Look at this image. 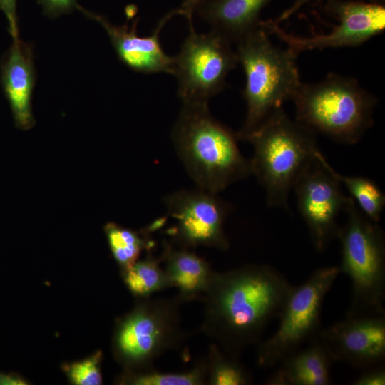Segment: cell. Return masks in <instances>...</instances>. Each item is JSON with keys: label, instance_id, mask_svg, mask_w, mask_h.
I'll list each match as a JSON object with an SVG mask.
<instances>
[{"label": "cell", "instance_id": "obj_1", "mask_svg": "<svg viewBox=\"0 0 385 385\" xmlns=\"http://www.w3.org/2000/svg\"><path fill=\"white\" fill-rule=\"evenodd\" d=\"M293 287L282 273L266 264L214 272L204 294L203 331L226 353L239 357L261 341Z\"/></svg>", "mask_w": 385, "mask_h": 385}, {"label": "cell", "instance_id": "obj_2", "mask_svg": "<svg viewBox=\"0 0 385 385\" xmlns=\"http://www.w3.org/2000/svg\"><path fill=\"white\" fill-rule=\"evenodd\" d=\"M171 138L200 189L217 194L252 175L250 160L238 148L237 133L212 115L208 103H183Z\"/></svg>", "mask_w": 385, "mask_h": 385}, {"label": "cell", "instance_id": "obj_3", "mask_svg": "<svg viewBox=\"0 0 385 385\" xmlns=\"http://www.w3.org/2000/svg\"><path fill=\"white\" fill-rule=\"evenodd\" d=\"M261 24L239 38L235 52L243 68L247 105L244 124L237 133L246 141L250 135L275 110L292 100L302 82L297 65V53L275 46Z\"/></svg>", "mask_w": 385, "mask_h": 385}, {"label": "cell", "instance_id": "obj_4", "mask_svg": "<svg viewBox=\"0 0 385 385\" xmlns=\"http://www.w3.org/2000/svg\"><path fill=\"white\" fill-rule=\"evenodd\" d=\"M246 141L253 147L251 173L265 189L267 205L287 209L291 190L319 150L316 134L291 120L281 107Z\"/></svg>", "mask_w": 385, "mask_h": 385}, {"label": "cell", "instance_id": "obj_5", "mask_svg": "<svg viewBox=\"0 0 385 385\" xmlns=\"http://www.w3.org/2000/svg\"><path fill=\"white\" fill-rule=\"evenodd\" d=\"M292 101L296 121L346 145L359 142L371 127L376 106L356 79L332 73L318 83H302Z\"/></svg>", "mask_w": 385, "mask_h": 385}, {"label": "cell", "instance_id": "obj_6", "mask_svg": "<svg viewBox=\"0 0 385 385\" xmlns=\"http://www.w3.org/2000/svg\"><path fill=\"white\" fill-rule=\"evenodd\" d=\"M345 222L337 237L341 245L339 273L351 280V301L346 317L385 314V241L381 227L348 197Z\"/></svg>", "mask_w": 385, "mask_h": 385}, {"label": "cell", "instance_id": "obj_7", "mask_svg": "<svg viewBox=\"0 0 385 385\" xmlns=\"http://www.w3.org/2000/svg\"><path fill=\"white\" fill-rule=\"evenodd\" d=\"M338 266L317 268L302 284L294 287L280 314L276 332L258 343V365L276 366L284 358L310 342L320 330L324 300L339 274Z\"/></svg>", "mask_w": 385, "mask_h": 385}, {"label": "cell", "instance_id": "obj_8", "mask_svg": "<svg viewBox=\"0 0 385 385\" xmlns=\"http://www.w3.org/2000/svg\"><path fill=\"white\" fill-rule=\"evenodd\" d=\"M176 299H144L118 324L115 349L129 366L145 367L184 338Z\"/></svg>", "mask_w": 385, "mask_h": 385}, {"label": "cell", "instance_id": "obj_9", "mask_svg": "<svg viewBox=\"0 0 385 385\" xmlns=\"http://www.w3.org/2000/svg\"><path fill=\"white\" fill-rule=\"evenodd\" d=\"M174 57L173 75L182 103H208L226 86V78L238 60L232 42L212 29L197 34L193 24Z\"/></svg>", "mask_w": 385, "mask_h": 385}, {"label": "cell", "instance_id": "obj_10", "mask_svg": "<svg viewBox=\"0 0 385 385\" xmlns=\"http://www.w3.org/2000/svg\"><path fill=\"white\" fill-rule=\"evenodd\" d=\"M342 186L319 150L294 185L299 211L318 252L337 237V220L348 200Z\"/></svg>", "mask_w": 385, "mask_h": 385}, {"label": "cell", "instance_id": "obj_11", "mask_svg": "<svg viewBox=\"0 0 385 385\" xmlns=\"http://www.w3.org/2000/svg\"><path fill=\"white\" fill-rule=\"evenodd\" d=\"M163 202L175 222L169 234L183 247L229 248L224 223L230 207L217 194L198 188L180 190L167 195Z\"/></svg>", "mask_w": 385, "mask_h": 385}, {"label": "cell", "instance_id": "obj_12", "mask_svg": "<svg viewBox=\"0 0 385 385\" xmlns=\"http://www.w3.org/2000/svg\"><path fill=\"white\" fill-rule=\"evenodd\" d=\"M327 9L336 16L339 24L327 34L299 37L288 34L273 20L261 21V24L297 54L310 50L359 46L385 28V8L380 4L330 0Z\"/></svg>", "mask_w": 385, "mask_h": 385}, {"label": "cell", "instance_id": "obj_13", "mask_svg": "<svg viewBox=\"0 0 385 385\" xmlns=\"http://www.w3.org/2000/svg\"><path fill=\"white\" fill-rule=\"evenodd\" d=\"M314 339L332 361L358 369L380 365L385 359V314L346 319L320 329Z\"/></svg>", "mask_w": 385, "mask_h": 385}, {"label": "cell", "instance_id": "obj_14", "mask_svg": "<svg viewBox=\"0 0 385 385\" xmlns=\"http://www.w3.org/2000/svg\"><path fill=\"white\" fill-rule=\"evenodd\" d=\"M77 9L83 15L98 22L106 31L118 59L130 70L143 74L165 73L173 75L174 57L163 50L160 34L166 23L178 14L174 9L163 16L147 36H140L137 32L138 19L131 25H115L101 14L93 12L79 4Z\"/></svg>", "mask_w": 385, "mask_h": 385}, {"label": "cell", "instance_id": "obj_15", "mask_svg": "<svg viewBox=\"0 0 385 385\" xmlns=\"http://www.w3.org/2000/svg\"><path fill=\"white\" fill-rule=\"evenodd\" d=\"M1 81L16 126L23 130L31 129L35 125L31 103L36 83L34 52L31 46L19 37L14 38L3 57Z\"/></svg>", "mask_w": 385, "mask_h": 385}, {"label": "cell", "instance_id": "obj_16", "mask_svg": "<svg viewBox=\"0 0 385 385\" xmlns=\"http://www.w3.org/2000/svg\"><path fill=\"white\" fill-rule=\"evenodd\" d=\"M284 358L265 381L267 385H327L334 362L317 340Z\"/></svg>", "mask_w": 385, "mask_h": 385}, {"label": "cell", "instance_id": "obj_17", "mask_svg": "<svg viewBox=\"0 0 385 385\" xmlns=\"http://www.w3.org/2000/svg\"><path fill=\"white\" fill-rule=\"evenodd\" d=\"M271 0H210L197 12L232 43L257 27L262 9Z\"/></svg>", "mask_w": 385, "mask_h": 385}, {"label": "cell", "instance_id": "obj_18", "mask_svg": "<svg viewBox=\"0 0 385 385\" xmlns=\"http://www.w3.org/2000/svg\"><path fill=\"white\" fill-rule=\"evenodd\" d=\"M163 257L169 287L178 289L183 301L205 294L215 272L205 260L186 249L176 250L170 246L165 248Z\"/></svg>", "mask_w": 385, "mask_h": 385}, {"label": "cell", "instance_id": "obj_19", "mask_svg": "<svg viewBox=\"0 0 385 385\" xmlns=\"http://www.w3.org/2000/svg\"><path fill=\"white\" fill-rule=\"evenodd\" d=\"M104 231L112 255L123 270L132 266L144 250H148L150 242L147 231L138 232L113 222H108Z\"/></svg>", "mask_w": 385, "mask_h": 385}, {"label": "cell", "instance_id": "obj_20", "mask_svg": "<svg viewBox=\"0 0 385 385\" xmlns=\"http://www.w3.org/2000/svg\"><path fill=\"white\" fill-rule=\"evenodd\" d=\"M332 173L344 185L361 212L371 220L379 222L385 206V195L372 180L361 176H346L332 168Z\"/></svg>", "mask_w": 385, "mask_h": 385}, {"label": "cell", "instance_id": "obj_21", "mask_svg": "<svg viewBox=\"0 0 385 385\" xmlns=\"http://www.w3.org/2000/svg\"><path fill=\"white\" fill-rule=\"evenodd\" d=\"M159 264L158 260L149 256L123 271L124 282L134 295L147 298L169 287L165 272Z\"/></svg>", "mask_w": 385, "mask_h": 385}, {"label": "cell", "instance_id": "obj_22", "mask_svg": "<svg viewBox=\"0 0 385 385\" xmlns=\"http://www.w3.org/2000/svg\"><path fill=\"white\" fill-rule=\"evenodd\" d=\"M206 363L208 384L211 385H247L252 382L251 374L239 357L226 353L217 344L210 346Z\"/></svg>", "mask_w": 385, "mask_h": 385}, {"label": "cell", "instance_id": "obj_23", "mask_svg": "<svg viewBox=\"0 0 385 385\" xmlns=\"http://www.w3.org/2000/svg\"><path fill=\"white\" fill-rule=\"evenodd\" d=\"M207 379V363H200L192 370L183 373H160L145 371L128 376L124 381L135 385H200Z\"/></svg>", "mask_w": 385, "mask_h": 385}, {"label": "cell", "instance_id": "obj_24", "mask_svg": "<svg viewBox=\"0 0 385 385\" xmlns=\"http://www.w3.org/2000/svg\"><path fill=\"white\" fill-rule=\"evenodd\" d=\"M101 360V352L98 351L86 359L66 364L64 371L73 384L99 385L102 384Z\"/></svg>", "mask_w": 385, "mask_h": 385}, {"label": "cell", "instance_id": "obj_25", "mask_svg": "<svg viewBox=\"0 0 385 385\" xmlns=\"http://www.w3.org/2000/svg\"><path fill=\"white\" fill-rule=\"evenodd\" d=\"M43 12L51 19L71 13L77 9V0H37Z\"/></svg>", "mask_w": 385, "mask_h": 385}, {"label": "cell", "instance_id": "obj_26", "mask_svg": "<svg viewBox=\"0 0 385 385\" xmlns=\"http://www.w3.org/2000/svg\"><path fill=\"white\" fill-rule=\"evenodd\" d=\"M351 384L354 385H384L385 369L381 364L365 369L364 371L355 379Z\"/></svg>", "mask_w": 385, "mask_h": 385}, {"label": "cell", "instance_id": "obj_27", "mask_svg": "<svg viewBox=\"0 0 385 385\" xmlns=\"http://www.w3.org/2000/svg\"><path fill=\"white\" fill-rule=\"evenodd\" d=\"M0 10L4 14L9 32L13 39L19 37L16 14V0H0Z\"/></svg>", "mask_w": 385, "mask_h": 385}, {"label": "cell", "instance_id": "obj_28", "mask_svg": "<svg viewBox=\"0 0 385 385\" xmlns=\"http://www.w3.org/2000/svg\"><path fill=\"white\" fill-rule=\"evenodd\" d=\"M209 1L210 0H183L180 6L176 9L177 13L183 16L189 25L192 24L193 14Z\"/></svg>", "mask_w": 385, "mask_h": 385}, {"label": "cell", "instance_id": "obj_29", "mask_svg": "<svg viewBox=\"0 0 385 385\" xmlns=\"http://www.w3.org/2000/svg\"><path fill=\"white\" fill-rule=\"evenodd\" d=\"M311 0H296L293 4L285 10L277 20L275 21L276 23L279 24L281 21L286 20L294 14L297 11H298L302 6L310 1Z\"/></svg>", "mask_w": 385, "mask_h": 385}, {"label": "cell", "instance_id": "obj_30", "mask_svg": "<svg viewBox=\"0 0 385 385\" xmlns=\"http://www.w3.org/2000/svg\"><path fill=\"white\" fill-rule=\"evenodd\" d=\"M27 383L21 378L0 373V385H24Z\"/></svg>", "mask_w": 385, "mask_h": 385}]
</instances>
